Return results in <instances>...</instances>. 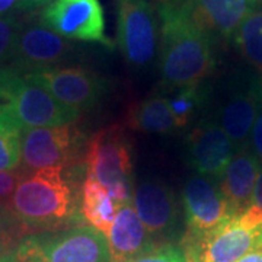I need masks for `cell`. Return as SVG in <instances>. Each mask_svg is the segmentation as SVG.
Instances as JSON below:
<instances>
[{"label": "cell", "instance_id": "1", "mask_svg": "<svg viewBox=\"0 0 262 262\" xmlns=\"http://www.w3.org/2000/svg\"><path fill=\"white\" fill-rule=\"evenodd\" d=\"M76 177L63 169L22 173L8 207L24 236L83 226Z\"/></svg>", "mask_w": 262, "mask_h": 262}, {"label": "cell", "instance_id": "32", "mask_svg": "<svg viewBox=\"0 0 262 262\" xmlns=\"http://www.w3.org/2000/svg\"><path fill=\"white\" fill-rule=\"evenodd\" d=\"M53 2L56 0H24V6H25V10H32L38 8H46Z\"/></svg>", "mask_w": 262, "mask_h": 262}, {"label": "cell", "instance_id": "7", "mask_svg": "<svg viewBox=\"0 0 262 262\" xmlns=\"http://www.w3.org/2000/svg\"><path fill=\"white\" fill-rule=\"evenodd\" d=\"M89 178L108 191L133 187V160L127 133L120 124H111L92 134L84 151Z\"/></svg>", "mask_w": 262, "mask_h": 262}, {"label": "cell", "instance_id": "8", "mask_svg": "<svg viewBox=\"0 0 262 262\" xmlns=\"http://www.w3.org/2000/svg\"><path fill=\"white\" fill-rule=\"evenodd\" d=\"M39 22L64 39L114 47V42L105 34L101 0H56L44 8Z\"/></svg>", "mask_w": 262, "mask_h": 262}, {"label": "cell", "instance_id": "3", "mask_svg": "<svg viewBox=\"0 0 262 262\" xmlns=\"http://www.w3.org/2000/svg\"><path fill=\"white\" fill-rule=\"evenodd\" d=\"M8 262H111L105 234L92 226L28 234Z\"/></svg>", "mask_w": 262, "mask_h": 262}, {"label": "cell", "instance_id": "25", "mask_svg": "<svg viewBox=\"0 0 262 262\" xmlns=\"http://www.w3.org/2000/svg\"><path fill=\"white\" fill-rule=\"evenodd\" d=\"M130 262H187V256L184 249L177 245L160 244Z\"/></svg>", "mask_w": 262, "mask_h": 262}, {"label": "cell", "instance_id": "31", "mask_svg": "<svg viewBox=\"0 0 262 262\" xmlns=\"http://www.w3.org/2000/svg\"><path fill=\"white\" fill-rule=\"evenodd\" d=\"M251 206H252L253 208H256L259 213H262V166L261 170H259V175H258V179H256L255 188H253Z\"/></svg>", "mask_w": 262, "mask_h": 262}, {"label": "cell", "instance_id": "16", "mask_svg": "<svg viewBox=\"0 0 262 262\" xmlns=\"http://www.w3.org/2000/svg\"><path fill=\"white\" fill-rule=\"evenodd\" d=\"M105 237L111 262H130L156 246L131 203L118 207L113 226Z\"/></svg>", "mask_w": 262, "mask_h": 262}, {"label": "cell", "instance_id": "17", "mask_svg": "<svg viewBox=\"0 0 262 262\" xmlns=\"http://www.w3.org/2000/svg\"><path fill=\"white\" fill-rule=\"evenodd\" d=\"M262 163L248 146L234 151L225 175L220 181V192L227 203L230 214H239L251 206L253 188Z\"/></svg>", "mask_w": 262, "mask_h": 262}, {"label": "cell", "instance_id": "20", "mask_svg": "<svg viewBox=\"0 0 262 262\" xmlns=\"http://www.w3.org/2000/svg\"><path fill=\"white\" fill-rule=\"evenodd\" d=\"M80 213L83 220L101 233H108L118 210L110 191L96 179L86 177L80 188Z\"/></svg>", "mask_w": 262, "mask_h": 262}, {"label": "cell", "instance_id": "19", "mask_svg": "<svg viewBox=\"0 0 262 262\" xmlns=\"http://www.w3.org/2000/svg\"><path fill=\"white\" fill-rule=\"evenodd\" d=\"M125 122L133 130L147 134H170L178 128L168 98L163 96H150L131 103L125 114Z\"/></svg>", "mask_w": 262, "mask_h": 262}, {"label": "cell", "instance_id": "2", "mask_svg": "<svg viewBox=\"0 0 262 262\" xmlns=\"http://www.w3.org/2000/svg\"><path fill=\"white\" fill-rule=\"evenodd\" d=\"M160 20L159 70L170 89L201 84L214 69V41L192 24L172 0L158 3Z\"/></svg>", "mask_w": 262, "mask_h": 262}, {"label": "cell", "instance_id": "27", "mask_svg": "<svg viewBox=\"0 0 262 262\" xmlns=\"http://www.w3.org/2000/svg\"><path fill=\"white\" fill-rule=\"evenodd\" d=\"M0 234L13 236L19 241H22L25 237L22 230L19 229L16 220L13 219V215L10 213L9 207L5 203H0Z\"/></svg>", "mask_w": 262, "mask_h": 262}, {"label": "cell", "instance_id": "11", "mask_svg": "<svg viewBox=\"0 0 262 262\" xmlns=\"http://www.w3.org/2000/svg\"><path fill=\"white\" fill-rule=\"evenodd\" d=\"M76 47L41 22H22L9 67L20 75L58 67L70 61Z\"/></svg>", "mask_w": 262, "mask_h": 262}, {"label": "cell", "instance_id": "29", "mask_svg": "<svg viewBox=\"0 0 262 262\" xmlns=\"http://www.w3.org/2000/svg\"><path fill=\"white\" fill-rule=\"evenodd\" d=\"M20 241L13 237V236H8V234H0V262H8L12 251L15 249V246L19 244Z\"/></svg>", "mask_w": 262, "mask_h": 262}, {"label": "cell", "instance_id": "14", "mask_svg": "<svg viewBox=\"0 0 262 262\" xmlns=\"http://www.w3.org/2000/svg\"><path fill=\"white\" fill-rule=\"evenodd\" d=\"M234 151V144L219 122H200L188 136V162L200 177L222 179Z\"/></svg>", "mask_w": 262, "mask_h": 262}, {"label": "cell", "instance_id": "33", "mask_svg": "<svg viewBox=\"0 0 262 262\" xmlns=\"http://www.w3.org/2000/svg\"><path fill=\"white\" fill-rule=\"evenodd\" d=\"M237 262H262V246L245 255L244 258H241Z\"/></svg>", "mask_w": 262, "mask_h": 262}, {"label": "cell", "instance_id": "10", "mask_svg": "<svg viewBox=\"0 0 262 262\" xmlns=\"http://www.w3.org/2000/svg\"><path fill=\"white\" fill-rule=\"evenodd\" d=\"M24 76L44 88L58 102L79 113L92 110L105 92L102 77L82 66L53 67Z\"/></svg>", "mask_w": 262, "mask_h": 262}, {"label": "cell", "instance_id": "26", "mask_svg": "<svg viewBox=\"0 0 262 262\" xmlns=\"http://www.w3.org/2000/svg\"><path fill=\"white\" fill-rule=\"evenodd\" d=\"M22 177V170H0V203L8 204L13 195L19 179Z\"/></svg>", "mask_w": 262, "mask_h": 262}, {"label": "cell", "instance_id": "30", "mask_svg": "<svg viewBox=\"0 0 262 262\" xmlns=\"http://www.w3.org/2000/svg\"><path fill=\"white\" fill-rule=\"evenodd\" d=\"M19 10H25L24 0H0V18L15 15Z\"/></svg>", "mask_w": 262, "mask_h": 262}, {"label": "cell", "instance_id": "23", "mask_svg": "<svg viewBox=\"0 0 262 262\" xmlns=\"http://www.w3.org/2000/svg\"><path fill=\"white\" fill-rule=\"evenodd\" d=\"M206 98L207 92L201 84L181 88L173 96L168 98L169 108L178 128H184L195 120L198 111L206 103Z\"/></svg>", "mask_w": 262, "mask_h": 262}, {"label": "cell", "instance_id": "4", "mask_svg": "<svg viewBox=\"0 0 262 262\" xmlns=\"http://www.w3.org/2000/svg\"><path fill=\"white\" fill-rule=\"evenodd\" d=\"M0 103L9 108L24 130L72 125L82 114L58 102L44 88L9 66L0 69Z\"/></svg>", "mask_w": 262, "mask_h": 262}, {"label": "cell", "instance_id": "24", "mask_svg": "<svg viewBox=\"0 0 262 262\" xmlns=\"http://www.w3.org/2000/svg\"><path fill=\"white\" fill-rule=\"evenodd\" d=\"M20 27L22 20L16 15L0 18V69L8 67V63L12 61Z\"/></svg>", "mask_w": 262, "mask_h": 262}, {"label": "cell", "instance_id": "6", "mask_svg": "<svg viewBox=\"0 0 262 262\" xmlns=\"http://www.w3.org/2000/svg\"><path fill=\"white\" fill-rule=\"evenodd\" d=\"M83 136L72 125L27 128L22 134V173H32L41 169L80 168V147Z\"/></svg>", "mask_w": 262, "mask_h": 262}, {"label": "cell", "instance_id": "21", "mask_svg": "<svg viewBox=\"0 0 262 262\" xmlns=\"http://www.w3.org/2000/svg\"><path fill=\"white\" fill-rule=\"evenodd\" d=\"M233 38L245 60L262 75V5L245 18Z\"/></svg>", "mask_w": 262, "mask_h": 262}, {"label": "cell", "instance_id": "9", "mask_svg": "<svg viewBox=\"0 0 262 262\" xmlns=\"http://www.w3.org/2000/svg\"><path fill=\"white\" fill-rule=\"evenodd\" d=\"M117 13L124 60L134 67L147 66L158 47V10L147 0H117Z\"/></svg>", "mask_w": 262, "mask_h": 262}, {"label": "cell", "instance_id": "12", "mask_svg": "<svg viewBox=\"0 0 262 262\" xmlns=\"http://www.w3.org/2000/svg\"><path fill=\"white\" fill-rule=\"evenodd\" d=\"M187 232L182 241H200L232 217L220 189L206 177L188 179L182 191Z\"/></svg>", "mask_w": 262, "mask_h": 262}, {"label": "cell", "instance_id": "28", "mask_svg": "<svg viewBox=\"0 0 262 262\" xmlns=\"http://www.w3.org/2000/svg\"><path fill=\"white\" fill-rule=\"evenodd\" d=\"M248 147L252 150L253 155L262 163V103L261 106H259L258 115H256L255 124H253L252 131H251V137H249Z\"/></svg>", "mask_w": 262, "mask_h": 262}, {"label": "cell", "instance_id": "34", "mask_svg": "<svg viewBox=\"0 0 262 262\" xmlns=\"http://www.w3.org/2000/svg\"><path fill=\"white\" fill-rule=\"evenodd\" d=\"M261 96H262V84H261Z\"/></svg>", "mask_w": 262, "mask_h": 262}, {"label": "cell", "instance_id": "13", "mask_svg": "<svg viewBox=\"0 0 262 262\" xmlns=\"http://www.w3.org/2000/svg\"><path fill=\"white\" fill-rule=\"evenodd\" d=\"M192 24L213 41L234 37L245 18L255 9V0H172Z\"/></svg>", "mask_w": 262, "mask_h": 262}, {"label": "cell", "instance_id": "15", "mask_svg": "<svg viewBox=\"0 0 262 262\" xmlns=\"http://www.w3.org/2000/svg\"><path fill=\"white\" fill-rule=\"evenodd\" d=\"M133 206L146 230L153 236H168L177 226L178 206L168 185L141 181L133 191Z\"/></svg>", "mask_w": 262, "mask_h": 262}, {"label": "cell", "instance_id": "18", "mask_svg": "<svg viewBox=\"0 0 262 262\" xmlns=\"http://www.w3.org/2000/svg\"><path fill=\"white\" fill-rule=\"evenodd\" d=\"M262 103L261 86L232 95L220 113V125L236 150L246 147Z\"/></svg>", "mask_w": 262, "mask_h": 262}, {"label": "cell", "instance_id": "5", "mask_svg": "<svg viewBox=\"0 0 262 262\" xmlns=\"http://www.w3.org/2000/svg\"><path fill=\"white\" fill-rule=\"evenodd\" d=\"M262 246V213L249 206L200 241H182L187 262H237Z\"/></svg>", "mask_w": 262, "mask_h": 262}, {"label": "cell", "instance_id": "22", "mask_svg": "<svg viewBox=\"0 0 262 262\" xmlns=\"http://www.w3.org/2000/svg\"><path fill=\"white\" fill-rule=\"evenodd\" d=\"M24 128L9 108L0 103V170H16L20 165Z\"/></svg>", "mask_w": 262, "mask_h": 262}]
</instances>
